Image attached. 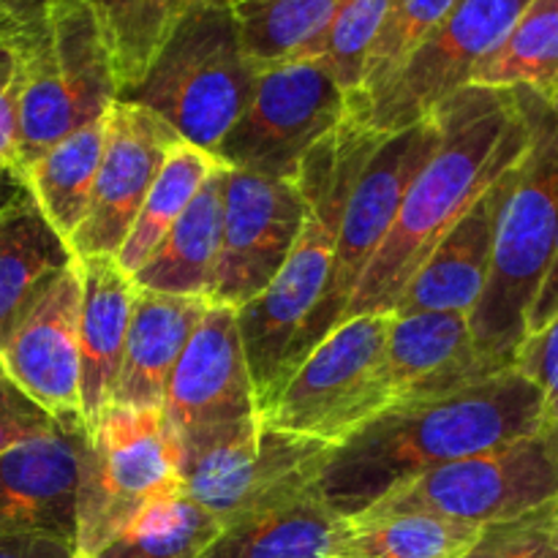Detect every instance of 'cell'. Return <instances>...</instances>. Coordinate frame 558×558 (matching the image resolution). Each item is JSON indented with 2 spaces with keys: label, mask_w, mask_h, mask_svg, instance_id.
I'll use <instances>...</instances> for the list:
<instances>
[{
  "label": "cell",
  "mask_w": 558,
  "mask_h": 558,
  "mask_svg": "<svg viewBox=\"0 0 558 558\" xmlns=\"http://www.w3.org/2000/svg\"><path fill=\"white\" fill-rule=\"evenodd\" d=\"M548 420L539 387L512 368L428 401L396 403L332 447L314 494L341 518L398 485L529 436Z\"/></svg>",
  "instance_id": "6da1fadb"
},
{
  "label": "cell",
  "mask_w": 558,
  "mask_h": 558,
  "mask_svg": "<svg viewBox=\"0 0 558 558\" xmlns=\"http://www.w3.org/2000/svg\"><path fill=\"white\" fill-rule=\"evenodd\" d=\"M439 145L409 185L396 223L365 270L343 319L392 314L398 298L452 223L532 147V120L515 90L469 85L436 109Z\"/></svg>",
  "instance_id": "7a4b0ae2"
},
{
  "label": "cell",
  "mask_w": 558,
  "mask_h": 558,
  "mask_svg": "<svg viewBox=\"0 0 558 558\" xmlns=\"http://www.w3.org/2000/svg\"><path fill=\"white\" fill-rule=\"evenodd\" d=\"M381 142L360 120L347 118L336 131L311 147L298 169L303 194V227L287 262L270 287L238 311L245 360L256 390V407H265L276 387L278 371L298 338L300 327L314 314L330 281L347 202Z\"/></svg>",
  "instance_id": "3957f363"
},
{
  "label": "cell",
  "mask_w": 558,
  "mask_h": 558,
  "mask_svg": "<svg viewBox=\"0 0 558 558\" xmlns=\"http://www.w3.org/2000/svg\"><path fill=\"white\" fill-rule=\"evenodd\" d=\"M20 49L16 167L104 118L118 98L112 60L87 0H47V14L14 36Z\"/></svg>",
  "instance_id": "277c9868"
},
{
  "label": "cell",
  "mask_w": 558,
  "mask_h": 558,
  "mask_svg": "<svg viewBox=\"0 0 558 558\" xmlns=\"http://www.w3.org/2000/svg\"><path fill=\"white\" fill-rule=\"evenodd\" d=\"M256 85V69L240 47L232 5L196 3L174 25L153 63L123 101L161 118L189 145L216 156Z\"/></svg>",
  "instance_id": "5b68a950"
},
{
  "label": "cell",
  "mask_w": 558,
  "mask_h": 558,
  "mask_svg": "<svg viewBox=\"0 0 558 558\" xmlns=\"http://www.w3.org/2000/svg\"><path fill=\"white\" fill-rule=\"evenodd\" d=\"M392 314L332 327L281 381L259 420L272 430L338 447L390 407L385 357Z\"/></svg>",
  "instance_id": "8992f818"
},
{
  "label": "cell",
  "mask_w": 558,
  "mask_h": 558,
  "mask_svg": "<svg viewBox=\"0 0 558 558\" xmlns=\"http://www.w3.org/2000/svg\"><path fill=\"white\" fill-rule=\"evenodd\" d=\"M174 496H183L178 441L161 409L109 407L82 445L76 554L96 558L147 507Z\"/></svg>",
  "instance_id": "52a82bcc"
},
{
  "label": "cell",
  "mask_w": 558,
  "mask_h": 558,
  "mask_svg": "<svg viewBox=\"0 0 558 558\" xmlns=\"http://www.w3.org/2000/svg\"><path fill=\"white\" fill-rule=\"evenodd\" d=\"M558 238V161L529 147L496 223L488 281L469 314L477 349L499 368H512L526 341V319L548 272Z\"/></svg>",
  "instance_id": "ba28073f"
},
{
  "label": "cell",
  "mask_w": 558,
  "mask_h": 558,
  "mask_svg": "<svg viewBox=\"0 0 558 558\" xmlns=\"http://www.w3.org/2000/svg\"><path fill=\"white\" fill-rule=\"evenodd\" d=\"M558 505V420L515 441L398 485L365 512H434L496 526Z\"/></svg>",
  "instance_id": "9c48e42d"
},
{
  "label": "cell",
  "mask_w": 558,
  "mask_h": 558,
  "mask_svg": "<svg viewBox=\"0 0 558 558\" xmlns=\"http://www.w3.org/2000/svg\"><path fill=\"white\" fill-rule=\"evenodd\" d=\"M332 447L272 430L259 417L178 445L183 496L221 526L314 488Z\"/></svg>",
  "instance_id": "30bf717a"
},
{
  "label": "cell",
  "mask_w": 558,
  "mask_h": 558,
  "mask_svg": "<svg viewBox=\"0 0 558 558\" xmlns=\"http://www.w3.org/2000/svg\"><path fill=\"white\" fill-rule=\"evenodd\" d=\"M439 120H436V114H430V118L414 123L412 129L381 136L376 150L371 153L368 163H365L363 174H360L357 185H354L352 196H349L347 202V213H343L341 234H338L336 245V259H332L330 281H327L325 294H322V300L316 303L314 314H311L308 319H305V325L300 327L298 338H294L281 371H278L272 392H276L278 387H281V381L292 374L294 365H298L300 360H303L305 354L332 330V327H338L343 322L347 305L352 303L365 270H368L376 251H379L387 232H390L392 223H396V216L398 210H401V202L403 196H407L409 185H412V180L417 178V172L425 167L430 153L439 145ZM270 398H267V401H270Z\"/></svg>",
  "instance_id": "8fae6325"
},
{
  "label": "cell",
  "mask_w": 558,
  "mask_h": 558,
  "mask_svg": "<svg viewBox=\"0 0 558 558\" xmlns=\"http://www.w3.org/2000/svg\"><path fill=\"white\" fill-rule=\"evenodd\" d=\"M529 0H456L450 14L374 93L354 98L349 118L379 136L412 129L472 85L477 65L505 41Z\"/></svg>",
  "instance_id": "7c38bea8"
},
{
  "label": "cell",
  "mask_w": 558,
  "mask_h": 558,
  "mask_svg": "<svg viewBox=\"0 0 558 558\" xmlns=\"http://www.w3.org/2000/svg\"><path fill=\"white\" fill-rule=\"evenodd\" d=\"M349 93L316 60H281L256 71L248 107L216 156L223 167L298 178L311 147L349 118Z\"/></svg>",
  "instance_id": "4fadbf2b"
},
{
  "label": "cell",
  "mask_w": 558,
  "mask_h": 558,
  "mask_svg": "<svg viewBox=\"0 0 558 558\" xmlns=\"http://www.w3.org/2000/svg\"><path fill=\"white\" fill-rule=\"evenodd\" d=\"M303 227L298 178L229 169L223 174V229L210 303L240 311L259 298L287 262Z\"/></svg>",
  "instance_id": "5bb4252c"
},
{
  "label": "cell",
  "mask_w": 558,
  "mask_h": 558,
  "mask_svg": "<svg viewBox=\"0 0 558 558\" xmlns=\"http://www.w3.org/2000/svg\"><path fill=\"white\" fill-rule=\"evenodd\" d=\"M80 262L58 272L0 332V371L52 420L80 417Z\"/></svg>",
  "instance_id": "9a60e30c"
},
{
  "label": "cell",
  "mask_w": 558,
  "mask_h": 558,
  "mask_svg": "<svg viewBox=\"0 0 558 558\" xmlns=\"http://www.w3.org/2000/svg\"><path fill=\"white\" fill-rule=\"evenodd\" d=\"M180 140L161 118L140 104L114 98L107 109V142L85 218L71 234L74 259L118 256L156 183L163 161Z\"/></svg>",
  "instance_id": "2e32d148"
},
{
  "label": "cell",
  "mask_w": 558,
  "mask_h": 558,
  "mask_svg": "<svg viewBox=\"0 0 558 558\" xmlns=\"http://www.w3.org/2000/svg\"><path fill=\"white\" fill-rule=\"evenodd\" d=\"M161 414L178 445L259 417L238 311L207 305L169 376Z\"/></svg>",
  "instance_id": "e0dca14e"
},
{
  "label": "cell",
  "mask_w": 558,
  "mask_h": 558,
  "mask_svg": "<svg viewBox=\"0 0 558 558\" xmlns=\"http://www.w3.org/2000/svg\"><path fill=\"white\" fill-rule=\"evenodd\" d=\"M85 434L80 417L54 420L44 434L0 452V537L44 534L76 548V485Z\"/></svg>",
  "instance_id": "ac0fdd59"
},
{
  "label": "cell",
  "mask_w": 558,
  "mask_h": 558,
  "mask_svg": "<svg viewBox=\"0 0 558 558\" xmlns=\"http://www.w3.org/2000/svg\"><path fill=\"white\" fill-rule=\"evenodd\" d=\"M474 341L466 314L423 311L392 314L385 376L390 407L428 401L499 374Z\"/></svg>",
  "instance_id": "d6986e66"
},
{
  "label": "cell",
  "mask_w": 558,
  "mask_h": 558,
  "mask_svg": "<svg viewBox=\"0 0 558 558\" xmlns=\"http://www.w3.org/2000/svg\"><path fill=\"white\" fill-rule=\"evenodd\" d=\"M523 163V161H521ZM521 163L501 174L436 243L428 259L420 265L412 281L398 298L392 314H423V311H456L472 314L483 294L494 254L496 223L501 207L515 185Z\"/></svg>",
  "instance_id": "ffe728a7"
},
{
  "label": "cell",
  "mask_w": 558,
  "mask_h": 558,
  "mask_svg": "<svg viewBox=\"0 0 558 558\" xmlns=\"http://www.w3.org/2000/svg\"><path fill=\"white\" fill-rule=\"evenodd\" d=\"M80 262V401L85 430L112 407L125 336L140 287L114 256H87Z\"/></svg>",
  "instance_id": "44dd1931"
},
{
  "label": "cell",
  "mask_w": 558,
  "mask_h": 558,
  "mask_svg": "<svg viewBox=\"0 0 558 558\" xmlns=\"http://www.w3.org/2000/svg\"><path fill=\"white\" fill-rule=\"evenodd\" d=\"M210 300L140 289L112 407L161 409L167 381Z\"/></svg>",
  "instance_id": "7402d4cb"
},
{
  "label": "cell",
  "mask_w": 558,
  "mask_h": 558,
  "mask_svg": "<svg viewBox=\"0 0 558 558\" xmlns=\"http://www.w3.org/2000/svg\"><path fill=\"white\" fill-rule=\"evenodd\" d=\"M223 174L227 167L221 163L202 183L183 216L163 234L145 265L131 276L136 287L180 298H213L221 256Z\"/></svg>",
  "instance_id": "603a6c76"
},
{
  "label": "cell",
  "mask_w": 558,
  "mask_h": 558,
  "mask_svg": "<svg viewBox=\"0 0 558 558\" xmlns=\"http://www.w3.org/2000/svg\"><path fill=\"white\" fill-rule=\"evenodd\" d=\"M343 518L314 490L221 526L199 558H327Z\"/></svg>",
  "instance_id": "cb8c5ba5"
},
{
  "label": "cell",
  "mask_w": 558,
  "mask_h": 558,
  "mask_svg": "<svg viewBox=\"0 0 558 558\" xmlns=\"http://www.w3.org/2000/svg\"><path fill=\"white\" fill-rule=\"evenodd\" d=\"M483 529L434 512H360L343 518L327 558H463Z\"/></svg>",
  "instance_id": "d4e9b609"
},
{
  "label": "cell",
  "mask_w": 558,
  "mask_h": 558,
  "mask_svg": "<svg viewBox=\"0 0 558 558\" xmlns=\"http://www.w3.org/2000/svg\"><path fill=\"white\" fill-rule=\"evenodd\" d=\"M104 142H107V114L60 140L22 172L33 202L65 243L90 205Z\"/></svg>",
  "instance_id": "484cf974"
},
{
  "label": "cell",
  "mask_w": 558,
  "mask_h": 558,
  "mask_svg": "<svg viewBox=\"0 0 558 558\" xmlns=\"http://www.w3.org/2000/svg\"><path fill=\"white\" fill-rule=\"evenodd\" d=\"M74 262L69 243L49 227L44 213L25 196L0 216V332L11 319Z\"/></svg>",
  "instance_id": "4316f807"
},
{
  "label": "cell",
  "mask_w": 558,
  "mask_h": 558,
  "mask_svg": "<svg viewBox=\"0 0 558 558\" xmlns=\"http://www.w3.org/2000/svg\"><path fill=\"white\" fill-rule=\"evenodd\" d=\"M472 85L558 96V0H529L505 41L477 65Z\"/></svg>",
  "instance_id": "83f0119b"
},
{
  "label": "cell",
  "mask_w": 558,
  "mask_h": 558,
  "mask_svg": "<svg viewBox=\"0 0 558 558\" xmlns=\"http://www.w3.org/2000/svg\"><path fill=\"white\" fill-rule=\"evenodd\" d=\"M112 60L118 96L136 85L161 44L202 0H87Z\"/></svg>",
  "instance_id": "f1b7e54d"
},
{
  "label": "cell",
  "mask_w": 558,
  "mask_h": 558,
  "mask_svg": "<svg viewBox=\"0 0 558 558\" xmlns=\"http://www.w3.org/2000/svg\"><path fill=\"white\" fill-rule=\"evenodd\" d=\"M221 167L218 156L202 150V147L189 145V142H178L172 153L163 161L161 172H158L156 183L147 191V199L142 205L140 216H136L134 227H131L129 238H125L123 248L118 251V265L123 267L129 276H134L147 256L156 251L163 234L172 229V223L183 216L185 207L196 196L207 178Z\"/></svg>",
  "instance_id": "f546056e"
},
{
  "label": "cell",
  "mask_w": 558,
  "mask_h": 558,
  "mask_svg": "<svg viewBox=\"0 0 558 558\" xmlns=\"http://www.w3.org/2000/svg\"><path fill=\"white\" fill-rule=\"evenodd\" d=\"M343 0H232L240 47L256 71L314 41Z\"/></svg>",
  "instance_id": "4dcf8cb0"
},
{
  "label": "cell",
  "mask_w": 558,
  "mask_h": 558,
  "mask_svg": "<svg viewBox=\"0 0 558 558\" xmlns=\"http://www.w3.org/2000/svg\"><path fill=\"white\" fill-rule=\"evenodd\" d=\"M221 523L185 496L147 507L96 558H199Z\"/></svg>",
  "instance_id": "1f68e13d"
},
{
  "label": "cell",
  "mask_w": 558,
  "mask_h": 558,
  "mask_svg": "<svg viewBox=\"0 0 558 558\" xmlns=\"http://www.w3.org/2000/svg\"><path fill=\"white\" fill-rule=\"evenodd\" d=\"M392 0H343L325 31L289 60H316L349 93V101L363 87L365 60Z\"/></svg>",
  "instance_id": "d6a6232c"
},
{
  "label": "cell",
  "mask_w": 558,
  "mask_h": 558,
  "mask_svg": "<svg viewBox=\"0 0 558 558\" xmlns=\"http://www.w3.org/2000/svg\"><path fill=\"white\" fill-rule=\"evenodd\" d=\"M452 5H456V0H392L390 11L379 27V36L371 47L368 60H365L363 87L354 98L368 96L381 82L390 80L407 63L409 54L450 14Z\"/></svg>",
  "instance_id": "836d02e7"
},
{
  "label": "cell",
  "mask_w": 558,
  "mask_h": 558,
  "mask_svg": "<svg viewBox=\"0 0 558 558\" xmlns=\"http://www.w3.org/2000/svg\"><path fill=\"white\" fill-rule=\"evenodd\" d=\"M556 529L558 505H550L518 521L485 526L483 537L463 558H545Z\"/></svg>",
  "instance_id": "e575fe53"
},
{
  "label": "cell",
  "mask_w": 558,
  "mask_h": 558,
  "mask_svg": "<svg viewBox=\"0 0 558 558\" xmlns=\"http://www.w3.org/2000/svg\"><path fill=\"white\" fill-rule=\"evenodd\" d=\"M515 368L543 392L548 420H558V314L534 336H526L515 354Z\"/></svg>",
  "instance_id": "d590c367"
},
{
  "label": "cell",
  "mask_w": 558,
  "mask_h": 558,
  "mask_svg": "<svg viewBox=\"0 0 558 558\" xmlns=\"http://www.w3.org/2000/svg\"><path fill=\"white\" fill-rule=\"evenodd\" d=\"M16 96H20V49L14 33L0 27V163L9 167H16Z\"/></svg>",
  "instance_id": "8d00e7d4"
},
{
  "label": "cell",
  "mask_w": 558,
  "mask_h": 558,
  "mask_svg": "<svg viewBox=\"0 0 558 558\" xmlns=\"http://www.w3.org/2000/svg\"><path fill=\"white\" fill-rule=\"evenodd\" d=\"M52 425L54 420L44 409L22 396L5 376H0V452L44 434Z\"/></svg>",
  "instance_id": "74e56055"
},
{
  "label": "cell",
  "mask_w": 558,
  "mask_h": 558,
  "mask_svg": "<svg viewBox=\"0 0 558 558\" xmlns=\"http://www.w3.org/2000/svg\"><path fill=\"white\" fill-rule=\"evenodd\" d=\"M526 107L529 120H532V140L550 161H558V96L545 101V98L532 96V93L515 90Z\"/></svg>",
  "instance_id": "f35d334b"
},
{
  "label": "cell",
  "mask_w": 558,
  "mask_h": 558,
  "mask_svg": "<svg viewBox=\"0 0 558 558\" xmlns=\"http://www.w3.org/2000/svg\"><path fill=\"white\" fill-rule=\"evenodd\" d=\"M76 548L65 539L44 534H11L0 537V558H74Z\"/></svg>",
  "instance_id": "ab89813d"
},
{
  "label": "cell",
  "mask_w": 558,
  "mask_h": 558,
  "mask_svg": "<svg viewBox=\"0 0 558 558\" xmlns=\"http://www.w3.org/2000/svg\"><path fill=\"white\" fill-rule=\"evenodd\" d=\"M558 314V238L554 245V256H550L548 272L543 278V287H539L537 298H534L532 311H529L526 319V336L543 330L550 319Z\"/></svg>",
  "instance_id": "60d3db41"
},
{
  "label": "cell",
  "mask_w": 558,
  "mask_h": 558,
  "mask_svg": "<svg viewBox=\"0 0 558 558\" xmlns=\"http://www.w3.org/2000/svg\"><path fill=\"white\" fill-rule=\"evenodd\" d=\"M47 14V0H0V22L11 33H22Z\"/></svg>",
  "instance_id": "b9f144b4"
},
{
  "label": "cell",
  "mask_w": 558,
  "mask_h": 558,
  "mask_svg": "<svg viewBox=\"0 0 558 558\" xmlns=\"http://www.w3.org/2000/svg\"><path fill=\"white\" fill-rule=\"evenodd\" d=\"M25 196H31L25 174H22L16 167L0 163V216L9 213L14 205H20Z\"/></svg>",
  "instance_id": "7bdbcfd3"
},
{
  "label": "cell",
  "mask_w": 558,
  "mask_h": 558,
  "mask_svg": "<svg viewBox=\"0 0 558 558\" xmlns=\"http://www.w3.org/2000/svg\"><path fill=\"white\" fill-rule=\"evenodd\" d=\"M545 558H558V529H556V534L554 537H550V545H548V556Z\"/></svg>",
  "instance_id": "ee69618b"
},
{
  "label": "cell",
  "mask_w": 558,
  "mask_h": 558,
  "mask_svg": "<svg viewBox=\"0 0 558 558\" xmlns=\"http://www.w3.org/2000/svg\"><path fill=\"white\" fill-rule=\"evenodd\" d=\"M210 3H232V0H210Z\"/></svg>",
  "instance_id": "f6af8a7d"
},
{
  "label": "cell",
  "mask_w": 558,
  "mask_h": 558,
  "mask_svg": "<svg viewBox=\"0 0 558 558\" xmlns=\"http://www.w3.org/2000/svg\"><path fill=\"white\" fill-rule=\"evenodd\" d=\"M0 27H5V25H3V22H0ZM5 31H9V27H5ZM9 33H11V31H9Z\"/></svg>",
  "instance_id": "bcb514c9"
},
{
  "label": "cell",
  "mask_w": 558,
  "mask_h": 558,
  "mask_svg": "<svg viewBox=\"0 0 558 558\" xmlns=\"http://www.w3.org/2000/svg\"><path fill=\"white\" fill-rule=\"evenodd\" d=\"M74 558H82V556H80V554H76V556H74Z\"/></svg>",
  "instance_id": "7dc6e473"
},
{
  "label": "cell",
  "mask_w": 558,
  "mask_h": 558,
  "mask_svg": "<svg viewBox=\"0 0 558 558\" xmlns=\"http://www.w3.org/2000/svg\"><path fill=\"white\" fill-rule=\"evenodd\" d=\"M0 376H3V371H0Z\"/></svg>",
  "instance_id": "c3c4849f"
}]
</instances>
